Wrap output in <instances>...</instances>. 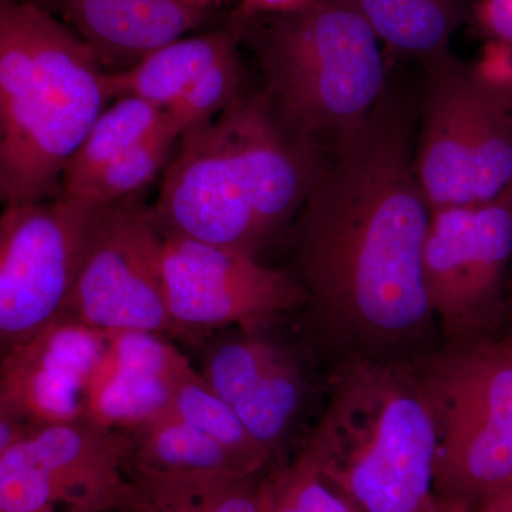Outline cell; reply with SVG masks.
Returning <instances> with one entry per match:
<instances>
[{
    "label": "cell",
    "mask_w": 512,
    "mask_h": 512,
    "mask_svg": "<svg viewBox=\"0 0 512 512\" xmlns=\"http://www.w3.org/2000/svg\"><path fill=\"white\" fill-rule=\"evenodd\" d=\"M414 116L387 87L326 154L296 224L305 306L345 359H419L437 323L423 284L431 212L414 171Z\"/></svg>",
    "instance_id": "1"
},
{
    "label": "cell",
    "mask_w": 512,
    "mask_h": 512,
    "mask_svg": "<svg viewBox=\"0 0 512 512\" xmlns=\"http://www.w3.org/2000/svg\"><path fill=\"white\" fill-rule=\"evenodd\" d=\"M325 158L264 97H241L180 138L154 217L163 232L256 256L302 210Z\"/></svg>",
    "instance_id": "2"
},
{
    "label": "cell",
    "mask_w": 512,
    "mask_h": 512,
    "mask_svg": "<svg viewBox=\"0 0 512 512\" xmlns=\"http://www.w3.org/2000/svg\"><path fill=\"white\" fill-rule=\"evenodd\" d=\"M419 359H343L303 453L359 512H446Z\"/></svg>",
    "instance_id": "3"
},
{
    "label": "cell",
    "mask_w": 512,
    "mask_h": 512,
    "mask_svg": "<svg viewBox=\"0 0 512 512\" xmlns=\"http://www.w3.org/2000/svg\"><path fill=\"white\" fill-rule=\"evenodd\" d=\"M79 35L30 3L0 0V178L5 205L50 200L110 99Z\"/></svg>",
    "instance_id": "4"
},
{
    "label": "cell",
    "mask_w": 512,
    "mask_h": 512,
    "mask_svg": "<svg viewBox=\"0 0 512 512\" xmlns=\"http://www.w3.org/2000/svg\"><path fill=\"white\" fill-rule=\"evenodd\" d=\"M262 19L245 30L264 73V99L285 130L328 154L386 92L379 39L340 0Z\"/></svg>",
    "instance_id": "5"
},
{
    "label": "cell",
    "mask_w": 512,
    "mask_h": 512,
    "mask_svg": "<svg viewBox=\"0 0 512 512\" xmlns=\"http://www.w3.org/2000/svg\"><path fill=\"white\" fill-rule=\"evenodd\" d=\"M429 74L414 171L430 212L477 207L512 185V66L491 53L464 63L447 53Z\"/></svg>",
    "instance_id": "6"
},
{
    "label": "cell",
    "mask_w": 512,
    "mask_h": 512,
    "mask_svg": "<svg viewBox=\"0 0 512 512\" xmlns=\"http://www.w3.org/2000/svg\"><path fill=\"white\" fill-rule=\"evenodd\" d=\"M437 424L434 488L473 505L512 478V359L500 339L419 357Z\"/></svg>",
    "instance_id": "7"
},
{
    "label": "cell",
    "mask_w": 512,
    "mask_h": 512,
    "mask_svg": "<svg viewBox=\"0 0 512 512\" xmlns=\"http://www.w3.org/2000/svg\"><path fill=\"white\" fill-rule=\"evenodd\" d=\"M512 185L477 207L431 212L423 284L446 343L494 338L507 313Z\"/></svg>",
    "instance_id": "8"
},
{
    "label": "cell",
    "mask_w": 512,
    "mask_h": 512,
    "mask_svg": "<svg viewBox=\"0 0 512 512\" xmlns=\"http://www.w3.org/2000/svg\"><path fill=\"white\" fill-rule=\"evenodd\" d=\"M130 483L127 431L86 419L28 427L0 456V512H113Z\"/></svg>",
    "instance_id": "9"
},
{
    "label": "cell",
    "mask_w": 512,
    "mask_h": 512,
    "mask_svg": "<svg viewBox=\"0 0 512 512\" xmlns=\"http://www.w3.org/2000/svg\"><path fill=\"white\" fill-rule=\"evenodd\" d=\"M99 208L70 200L0 210V356L66 315Z\"/></svg>",
    "instance_id": "10"
},
{
    "label": "cell",
    "mask_w": 512,
    "mask_h": 512,
    "mask_svg": "<svg viewBox=\"0 0 512 512\" xmlns=\"http://www.w3.org/2000/svg\"><path fill=\"white\" fill-rule=\"evenodd\" d=\"M163 232L131 200L96 212L66 315L103 333L178 335L161 272Z\"/></svg>",
    "instance_id": "11"
},
{
    "label": "cell",
    "mask_w": 512,
    "mask_h": 512,
    "mask_svg": "<svg viewBox=\"0 0 512 512\" xmlns=\"http://www.w3.org/2000/svg\"><path fill=\"white\" fill-rule=\"evenodd\" d=\"M161 272L178 335L227 326L255 329L305 306V293L289 272L173 232H163Z\"/></svg>",
    "instance_id": "12"
},
{
    "label": "cell",
    "mask_w": 512,
    "mask_h": 512,
    "mask_svg": "<svg viewBox=\"0 0 512 512\" xmlns=\"http://www.w3.org/2000/svg\"><path fill=\"white\" fill-rule=\"evenodd\" d=\"M106 333L69 315L0 356V400L28 427L84 419Z\"/></svg>",
    "instance_id": "13"
},
{
    "label": "cell",
    "mask_w": 512,
    "mask_h": 512,
    "mask_svg": "<svg viewBox=\"0 0 512 512\" xmlns=\"http://www.w3.org/2000/svg\"><path fill=\"white\" fill-rule=\"evenodd\" d=\"M201 375L252 439L274 456L301 410L298 363L275 343L245 335L212 348Z\"/></svg>",
    "instance_id": "14"
},
{
    "label": "cell",
    "mask_w": 512,
    "mask_h": 512,
    "mask_svg": "<svg viewBox=\"0 0 512 512\" xmlns=\"http://www.w3.org/2000/svg\"><path fill=\"white\" fill-rule=\"evenodd\" d=\"M192 370L164 335L106 333L87 384L84 419L110 429H136L170 407L175 387Z\"/></svg>",
    "instance_id": "15"
},
{
    "label": "cell",
    "mask_w": 512,
    "mask_h": 512,
    "mask_svg": "<svg viewBox=\"0 0 512 512\" xmlns=\"http://www.w3.org/2000/svg\"><path fill=\"white\" fill-rule=\"evenodd\" d=\"M62 5L107 72L128 69L205 19L204 9L184 0H62Z\"/></svg>",
    "instance_id": "16"
},
{
    "label": "cell",
    "mask_w": 512,
    "mask_h": 512,
    "mask_svg": "<svg viewBox=\"0 0 512 512\" xmlns=\"http://www.w3.org/2000/svg\"><path fill=\"white\" fill-rule=\"evenodd\" d=\"M131 468L126 498L113 512H269L268 480Z\"/></svg>",
    "instance_id": "17"
},
{
    "label": "cell",
    "mask_w": 512,
    "mask_h": 512,
    "mask_svg": "<svg viewBox=\"0 0 512 512\" xmlns=\"http://www.w3.org/2000/svg\"><path fill=\"white\" fill-rule=\"evenodd\" d=\"M238 49V30L181 37L120 72H107L110 99L137 97L167 110L202 73Z\"/></svg>",
    "instance_id": "18"
},
{
    "label": "cell",
    "mask_w": 512,
    "mask_h": 512,
    "mask_svg": "<svg viewBox=\"0 0 512 512\" xmlns=\"http://www.w3.org/2000/svg\"><path fill=\"white\" fill-rule=\"evenodd\" d=\"M356 10L397 57L424 66L450 53L451 36L470 15V0H340Z\"/></svg>",
    "instance_id": "19"
},
{
    "label": "cell",
    "mask_w": 512,
    "mask_h": 512,
    "mask_svg": "<svg viewBox=\"0 0 512 512\" xmlns=\"http://www.w3.org/2000/svg\"><path fill=\"white\" fill-rule=\"evenodd\" d=\"M131 468L174 474L258 476L227 448L170 409L127 431Z\"/></svg>",
    "instance_id": "20"
},
{
    "label": "cell",
    "mask_w": 512,
    "mask_h": 512,
    "mask_svg": "<svg viewBox=\"0 0 512 512\" xmlns=\"http://www.w3.org/2000/svg\"><path fill=\"white\" fill-rule=\"evenodd\" d=\"M164 110L137 97H119L99 114L64 170L62 197L79 200L97 175L154 133Z\"/></svg>",
    "instance_id": "21"
},
{
    "label": "cell",
    "mask_w": 512,
    "mask_h": 512,
    "mask_svg": "<svg viewBox=\"0 0 512 512\" xmlns=\"http://www.w3.org/2000/svg\"><path fill=\"white\" fill-rule=\"evenodd\" d=\"M168 409L227 448L252 473L258 474L272 458L252 439L234 410L215 394L197 369L175 387Z\"/></svg>",
    "instance_id": "22"
},
{
    "label": "cell",
    "mask_w": 512,
    "mask_h": 512,
    "mask_svg": "<svg viewBox=\"0 0 512 512\" xmlns=\"http://www.w3.org/2000/svg\"><path fill=\"white\" fill-rule=\"evenodd\" d=\"M180 138L181 134L164 114L163 123L151 136L104 168L76 201L101 208L136 197L167 167Z\"/></svg>",
    "instance_id": "23"
},
{
    "label": "cell",
    "mask_w": 512,
    "mask_h": 512,
    "mask_svg": "<svg viewBox=\"0 0 512 512\" xmlns=\"http://www.w3.org/2000/svg\"><path fill=\"white\" fill-rule=\"evenodd\" d=\"M241 86L242 66L237 49L202 73L180 99L164 110L165 117L183 137L241 99Z\"/></svg>",
    "instance_id": "24"
},
{
    "label": "cell",
    "mask_w": 512,
    "mask_h": 512,
    "mask_svg": "<svg viewBox=\"0 0 512 512\" xmlns=\"http://www.w3.org/2000/svg\"><path fill=\"white\" fill-rule=\"evenodd\" d=\"M269 512H359L305 453L268 480Z\"/></svg>",
    "instance_id": "25"
},
{
    "label": "cell",
    "mask_w": 512,
    "mask_h": 512,
    "mask_svg": "<svg viewBox=\"0 0 512 512\" xmlns=\"http://www.w3.org/2000/svg\"><path fill=\"white\" fill-rule=\"evenodd\" d=\"M476 15L488 36L512 49V0H481Z\"/></svg>",
    "instance_id": "26"
},
{
    "label": "cell",
    "mask_w": 512,
    "mask_h": 512,
    "mask_svg": "<svg viewBox=\"0 0 512 512\" xmlns=\"http://www.w3.org/2000/svg\"><path fill=\"white\" fill-rule=\"evenodd\" d=\"M312 0H241L242 19L262 18V16L286 15L305 8Z\"/></svg>",
    "instance_id": "27"
},
{
    "label": "cell",
    "mask_w": 512,
    "mask_h": 512,
    "mask_svg": "<svg viewBox=\"0 0 512 512\" xmlns=\"http://www.w3.org/2000/svg\"><path fill=\"white\" fill-rule=\"evenodd\" d=\"M471 512H512V478L483 495Z\"/></svg>",
    "instance_id": "28"
},
{
    "label": "cell",
    "mask_w": 512,
    "mask_h": 512,
    "mask_svg": "<svg viewBox=\"0 0 512 512\" xmlns=\"http://www.w3.org/2000/svg\"><path fill=\"white\" fill-rule=\"evenodd\" d=\"M28 426L0 400V456Z\"/></svg>",
    "instance_id": "29"
},
{
    "label": "cell",
    "mask_w": 512,
    "mask_h": 512,
    "mask_svg": "<svg viewBox=\"0 0 512 512\" xmlns=\"http://www.w3.org/2000/svg\"><path fill=\"white\" fill-rule=\"evenodd\" d=\"M505 318L510 322V328H512V262L510 271V281H508V295H507V313Z\"/></svg>",
    "instance_id": "30"
},
{
    "label": "cell",
    "mask_w": 512,
    "mask_h": 512,
    "mask_svg": "<svg viewBox=\"0 0 512 512\" xmlns=\"http://www.w3.org/2000/svg\"><path fill=\"white\" fill-rule=\"evenodd\" d=\"M188 5L195 6L198 9H207L212 5H217V3H221L222 0H184Z\"/></svg>",
    "instance_id": "31"
},
{
    "label": "cell",
    "mask_w": 512,
    "mask_h": 512,
    "mask_svg": "<svg viewBox=\"0 0 512 512\" xmlns=\"http://www.w3.org/2000/svg\"><path fill=\"white\" fill-rule=\"evenodd\" d=\"M500 343L503 345V348L507 350L508 355H510L512 359V328L505 333L503 338H500Z\"/></svg>",
    "instance_id": "32"
},
{
    "label": "cell",
    "mask_w": 512,
    "mask_h": 512,
    "mask_svg": "<svg viewBox=\"0 0 512 512\" xmlns=\"http://www.w3.org/2000/svg\"><path fill=\"white\" fill-rule=\"evenodd\" d=\"M446 512H471V507L467 504L454 503V501H450V505H448Z\"/></svg>",
    "instance_id": "33"
},
{
    "label": "cell",
    "mask_w": 512,
    "mask_h": 512,
    "mask_svg": "<svg viewBox=\"0 0 512 512\" xmlns=\"http://www.w3.org/2000/svg\"><path fill=\"white\" fill-rule=\"evenodd\" d=\"M0 205H5V190H3L2 178H0Z\"/></svg>",
    "instance_id": "34"
}]
</instances>
